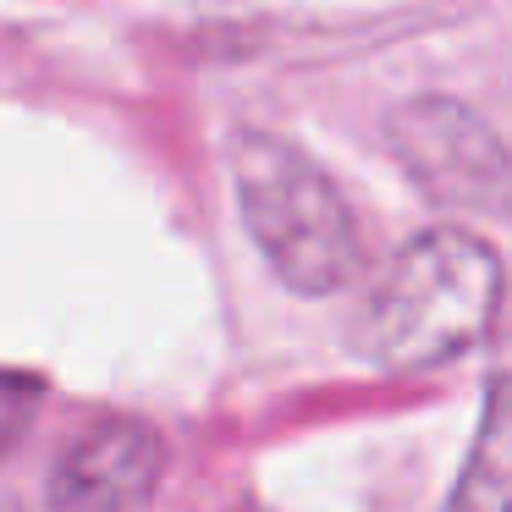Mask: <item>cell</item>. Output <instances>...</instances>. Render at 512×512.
Listing matches in <instances>:
<instances>
[{"instance_id": "3", "label": "cell", "mask_w": 512, "mask_h": 512, "mask_svg": "<svg viewBox=\"0 0 512 512\" xmlns=\"http://www.w3.org/2000/svg\"><path fill=\"white\" fill-rule=\"evenodd\" d=\"M386 144L397 166L435 204H452V210H507L512 204L507 149L457 100H441V94L402 100L386 116Z\"/></svg>"}, {"instance_id": "2", "label": "cell", "mask_w": 512, "mask_h": 512, "mask_svg": "<svg viewBox=\"0 0 512 512\" xmlns=\"http://www.w3.org/2000/svg\"><path fill=\"white\" fill-rule=\"evenodd\" d=\"M232 188L254 248L292 292L325 298L364 270V243L342 188L298 144L276 133H237Z\"/></svg>"}, {"instance_id": "4", "label": "cell", "mask_w": 512, "mask_h": 512, "mask_svg": "<svg viewBox=\"0 0 512 512\" xmlns=\"http://www.w3.org/2000/svg\"><path fill=\"white\" fill-rule=\"evenodd\" d=\"M166 479V441L149 419H100L56 457L50 512H138Z\"/></svg>"}, {"instance_id": "5", "label": "cell", "mask_w": 512, "mask_h": 512, "mask_svg": "<svg viewBox=\"0 0 512 512\" xmlns=\"http://www.w3.org/2000/svg\"><path fill=\"white\" fill-rule=\"evenodd\" d=\"M446 512H512V375L490 380L485 413Z\"/></svg>"}, {"instance_id": "6", "label": "cell", "mask_w": 512, "mask_h": 512, "mask_svg": "<svg viewBox=\"0 0 512 512\" xmlns=\"http://www.w3.org/2000/svg\"><path fill=\"white\" fill-rule=\"evenodd\" d=\"M34 408H39V380L34 375H6V369H0V457L23 441Z\"/></svg>"}, {"instance_id": "1", "label": "cell", "mask_w": 512, "mask_h": 512, "mask_svg": "<svg viewBox=\"0 0 512 512\" xmlns=\"http://www.w3.org/2000/svg\"><path fill=\"white\" fill-rule=\"evenodd\" d=\"M501 309V259L463 226H435L397 248L358 314V347L391 375L435 369L485 342Z\"/></svg>"}]
</instances>
